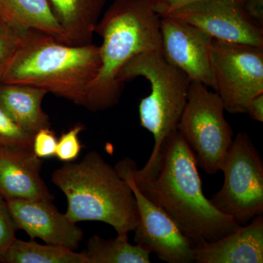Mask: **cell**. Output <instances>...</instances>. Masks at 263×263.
Here are the masks:
<instances>
[{"label":"cell","mask_w":263,"mask_h":263,"mask_svg":"<svg viewBox=\"0 0 263 263\" xmlns=\"http://www.w3.org/2000/svg\"><path fill=\"white\" fill-rule=\"evenodd\" d=\"M107 0H47L67 43L89 44Z\"/></svg>","instance_id":"cell-16"},{"label":"cell","mask_w":263,"mask_h":263,"mask_svg":"<svg viewBox=\"0 0 263 263\" xmlns=\"http://www.w3.org/2000/svg\"><path fill=\"white\" fill-rule=\"evenodd\" d=\"M160 20L150 0H114L95 28L103 39L101 64L90 88L88 110L115 106L124 86L119 81L122 67L142 53L161 51Z\"/></svg>","instance_id":"cell-3"},{"label":"cell","mask_w":263,"mask_h":263,"mask_svg":"<svg viewBox=\"0 0 263 263\" xmlns=\"http://www.w3.org/2000/svg\"><path fill=\"white\" fill-rule=\"evenodd\" d=\"M0 19V77L18 47L24 31Z\"/></svg>","instance_id":"cell-22"},{"label":"cell","mask_w":263,"mask_h":263,"mask_svg":"<svg viewBox=\"0 0 263 263\" xmlns=\"http://www.w3.org/2000/svg\"><path fill=\"white\" fill-rule=\"evenodd\" d=\"M51 181L67 198L65 215L70 220L105 223L117 235H128L138 226V206L129 183L98 152L64 164L53 171Z\"/></svg>","instance_id":"cell-4"},{"label":"cell","mask_w":263,"mask_h":263,"mask_svg":"<svg viewBox=\"0 0 263 263\" xmlns=\"http://www.w3.org/2000/svg\"><path fill=\"white\" fill-rule=\"evenodd\" d=\"M51 200H6L17 230H24L31 239L64 246L72 250L79 247L84 232L77 223L59 212Z\"/></svg>","instance_id":"cell-12"},{"label":"cell","mask_w":263,"mask_h":263,"mask_svg":"<svg viewBox=\"0 0 263 263\" xmlns=\"http://www.w3.org/2000/svg\"><path fill=\"white\" fill-rule=\"evenodd\" d=\"M222 187L211 197L214 206L238 224L263 214V162L245 131L233 138L221 163Z\"/></svg>","instance_id":"cell-7"},{"label":"cell","mask_w":263,"mask_h":263,"mask_svg":"<svg viewBox=\"0 0 263 263\" xmlns=\"http://www.w3.org/2000/svg\"><path fill=\"white\" fill-rule=\"evenodd\" d=\"M0 19L17 28L45 33L67 43L47 0H0Z\"/></svg>","instance_id":"cell-17"},{"label":"cell","mask_w":263,"mask_h":263,"mask_svg":"<svg viewBox=\"0 0 263 263\" xmlns=\"http://www.w3.org/2000/svg\"><path fill=\"white\" fill-rule=\"evenodd\" d=\"M214 91L232 114H246L252 99L263 93V48L214 39Z\"/></svg>","instance_id":"cell-8"},{"label":"cell","mask_w":263,"mask_h":263,"mask_svg":"<svg viewBox=\"0 0 263 263\" xmlns=\"http://www.w3.org/2000/svg\"><path fill=\"white\" fill-rule=\"evenodd\" d=\"M84 253L88 263H150L151 253L141 246L129 243L128 235L104 239L94 235Z\"/></svg>","instance_id":"cell-18"},{"label":"cell","mask_w":263,"mask_h":263,"mask_svg":"<svg viewBox=\"0 0 263 263\" xmlns=\"http://www.w3.org/2000/svg\"><path fill=\"white\" fill-rule=\"evenodd\" d=\"M197 263L263 262V214L214 241L193 247Z\"/></svg>","instance_id":"cell-14"},{"label":"cell","mask_w":263,"mask_h":263,"mask_svg":"<svg viewBox=\"0 0 263 263\" xmlns=\"http://www.w3.org/2000/svg\"><path fill=\"white\" fill-rule=\"evenodd\" d=\"M17 228L10 215L6 200L0 196V262L16 237Z\"/></svg>","instance_id":"cell-23"},{"label":"cell","mask_w":263,"mask_h":263,"mask_svg":"<svg viewBox=\"0 0 263 263\" xmlns=\"http://www.w3.org/2000/svg\"><path fill=\"white\" fill-rule=\"evenodd\" d=\"M42 166V159L32 148L0 147V196L53 201L54 196L41 176Z\"/></svg>","instance_id":"cell-13"},{"label":"cell","mask_w":263,"mask_h":263,"mask_svg":"<svg viewBox=\"0 0 263 263\" xmlns=\"http://www.w3.org/2000/svg\"><path fill=\"white\" fill-rule=\"evenodd\" d=\"M161 41L164 58L182 71L191 82L214 89L211 54L214 39L191 24L162 17Z\"/></svg>","instance_id":"cell-11"},{"label":"cell","mask_w":263,"mask_h":263,"mask_svg":"<svg viewBox=\"0 0 263 263\" xmlns=\"http://www.w3.org/2000/svg\"><path fill=\"white\" fill-rule=\"evenodd\" d=\"M246 114H248L252 120L263 122V93L250 100L246 109Z\"/></svg>","instance_id":"cell-27"},{"label":"cell","mask_w":263,"mask_h":263,"mask_svg":"<svg viewBox=\"0 0 263 263\" xmlns=\"http://www.w3.org/2000/svg\"><path fill=\"white\" fill-rule=\"evenodd\" d=\"M245 8L249 16L263 27V0H245Z\"/></svg>","instance_id":"cell-26"},{"label":"cell","mask_w":263,"mask_h":263,"mask_svg":"<svg viewBox=\"0 0 263 263\" xmlns=\"http://www.w3.org/2000/svg\"><path fill=\"white\" fill-rule=\"evenodd\" d=\"M200 0H150L152 8L161 18Z\"/></svg>","instance_id":"cell-25"},{"label":"cell","mask_w":263,"mask_h":263,"mask_svg":"<svg viewBox=\"0 0 263 263\" xmlns=\"http://www.w3.org/2000/svg\"><path fill=\"white\" fill-rule=\"evenodd\" d=\"M224 110L219 95L201 83L191 82L177 130L193 151L198 165L209 175L220 171L233 141Z\"/></svg>","instance_id":"cell-6"},{"label":"cell","mask_w":263,"mask_h":263,"mask_svg":"<svg viewBox=\"0 0 263 263\" xmlns=\"http://www.w3.org/2000/svg\"><path fill=\"white\" fill-rule=\"evenodd\" d=\"M33 136L0 108V147L32 148Z\"/></svg>","instance_id":"cell-20"},{"label":"cell","mask_w":263,"mask_h":263,"mask_svg":"<svg viewBox=\"0 0 263 263\" xmlns=\"http://www.w3.org/2000/svg\"><path fill=\"white\" fill-rule=\"evenodd\" d=\"M245 0H200L165 17L195 26L216 41L263 48V27L245 8Z\"/></svg>","instance_id":"cell-9"},{"label":"cell","mask_w":263,"mask_h":263,"mask_svg":"<svg viewBox=\"0 0 263 263\" xmlns=\"http://www.w3.org/2000/svg\"><path fill=\"white\" fill-rule=\"evenodd\" d=\"M5 263H88L84 253H78L64 246L41 245L15 238L7 251Z\"/></svg>","instance_id":"cell-19"},{"label":"cell","mask_w":263,"mask_h":263,"mask_svg":"<svg viewBox=\"0 0 263 263\" xmlns=\"http://www.w3.org/2000/svg\"><path fill=\"white\" fill-rule=\"evenodd\" d=\"M114 167L129 183L136 198L138 211V226L134 230L137 245L141 246L151 254L155 253L160 260L165 262H195L193 243L162 209L138 190L123 159Z\"/></svg>","instance_id":"cell-10"},{"label":"cell","mask_w":263,"mask_h":263,"mask_svg":"<svg viewBox=\"0 0 263 263\" xmlns=\"http://www.w3.org/2000/svg\"><path fill=\"white\" fill-rule=\"evenodd\" d=\"M138 77L150 83L151 92L138 106L140 124L153 135V158L162 142L177 129L187 101L190 81L182 71L171 65L162 51L146 52L133 57L122 67L119 81L122 85Z\"/></svg>","instance_id":"cell-5"},{"label":"cell","mask_w":263,"mask_h":263,"mask_svg":"<svg viewBox=\"0 0 263 263\" xmlns=\"http://www.w3.org/2000/svg\"><path fill=\"white\" fill-rule=\"evenodd\" d=\"M84 124H76L70 127L57 139L56 154L55 156L62 162H74L80 155L83 146L81 145L79 135L84 130Z\"/></svg>","instance_id":"cell-21"},{"label":"cell","mask_w":263,"mask_h":263,"mask_svg":"<svg viewBox=\"0 0 263 263\" xmlns=\"http://www.w3.org/2000/svg\"><path fill=\"white\" fill-rule=\"evenodd\" d=\"M46 90L27 85L0 82V108L31 134L51 127L49 116L43 110Z\"/></svg>","instance_id":"cell-15"},{"label":"cell","mask_w":263,"mask_h":263,"mask_svg":"<svg viewBox=\"0 0 263 263\" xmlns=\"http://www.w3.org/2000/svg\"><path fill=\"white\" fill-rule=\"evenodd\" d=\"M57 145L56 134L50 127L40 129L33 136L32 149L38 158L54 157Z\"/></svg>","instance_id":"cell-24"},{"label":"cell","mask_w":263,"mask_h":263,"mask_svg":"<svg viewBox=\"0 0 263 263\" xmlns=\"http://www.w3.org/2000/svg\"><path fill=\"white\" fill-rule=\"evenodd\" d=\"M123 161L138 190L166 213L194 246L219 239L240 226L205 197L196 157L177 129L142 168L130 158Z\"/></svg>","instance_id":"cell-1"},{"label":"cell","mask_w":263,"mask_h":263,"mask_svg":"<svg viewBox=\"0 0 263 263\" xmlns=\"http://www.w3.org/2000/svg\"><path fill=\"white\" fill-rule=\"evenodd\" d=\"M100 64V46L92 43L70 44L27 29L0 82L40 88L87 109Z\"/></svg>","instance_id":"cell-2"}]
</instances>
